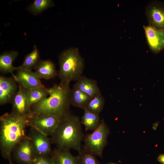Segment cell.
<instances>
[{"instance_id":"cell-1","label":"cell","mask_w":164,"mask_h":164,"mask_svg":"<svg viewBox=\"0 0 164 164\" xmlns=\"http://www.w3.org/2000/svg\"><path fill=\"white\" fill-rule=\"evenodd\" d=\"M47 90L48 97L30 107L31 116L50 115L61 119L70 114V84L60 82Z\"/></svg>"},{"instance_id":"cell-2","label":"cell","mask_w":164,"mask_h":164,"mask_svg":"<svg viewBox=\"0 0 164 164\" xmlns=\"http://www.w3.org/2000/svg\"><path fill=\"white\" fill-rule=\"evenodd\" d=\"M27 118L12 112L6 113L0 117V149L2 155L9 164H14L12 153L16 146L26 136Z\"/></svg>"},{"instance_id":"cell-3","label":"cell","mask_w":164,"mask_h":164,"mask_svg":"<svg viewBox=\"0 0 164 164\" xmlns=\"http://www.w3.org/2000/svg\"><path fill=\"white\" fill-rule=\"evenodd\" d=\"M80 120L71 114L61 119L55 131L51 135V142L57 149H73L78 152L82 149L84 134Z\"/></svg>"},{"instance_id":"cell-4","label":"cell","mask_w":164,"mask_h":164,"mask_svg":"<svg viewBox=\"0 0 164 164\" xmlns=\"http://www.w3.org/2000/svg\"><path fill=\"white\" fill-rule=\"evenodd\" d=\"M59 63L58 76L60 82L70 84L82 76L84 61L77 48H71L63 52L59 57Z\"/></svg>"},{"instance_id":"cell-5","label":"cell","mask_w":164,"mask_h":164,"mask_svg":"<svg viewBox=\"0 0 164 164\" xmlns=\"http://www.w3.org/2000/svg\"><path fill=\"white\" fill-rule=\"evenodd\" d=\"M109 132L106 124L102 119L99 126L84 137L83 149L95 156L101 157Z\"/></svg>"},{"instance_id":"cell-6","label":"cell","mask_w":164,"mask_h":164,"mask_svg":"<svg viewBox=\"0 0 164 164\" xmlns=\"http://www.w3.org/2000/svg\"><path fill=\"white\" fill-rule=\"evenodd\" d=\"M60 120L52 115H37L27 118V124L45 135L51 136L57 127Z\"/></svg>"},{"instance_id":"cell-7","label":"cell","mask_w":164,"mask_h":164,"mask_svg":"<svg viewBox=\"0 0 164 164\" xmlns=\"http://www.w3.org/2000/svg\"><path fill=\"white\" fill-rule=\"evenodd\" d=\"M18 91L11 102L12 112L19 116L26 118L31 116L27 89L18 84Z\"/></svg>"},{"instance_id":"cell-8","label":"cell","mask_w":164,"mask_h":164,"mask_svg":"<svg viewBox=\"0 0 164 164\" xmlns=\"http://www.w3.org/2000/svg\"><path fill=\"white\" fill-rule=\"evenodd\" d=\"M149 25L164 30V3L157 1L150 2L145 8Z\"/></svg>"},{"instance_id":"cell-9","label":"cell","mask_w":164,"mask_h":164,"mask_svg":"<svg viewBox=\"0 0 164 164\" xmlns=\"http://www.w3.org/2000/svg\"><path fill=\"white\" fill-rule=\"evenodd\" d=\"M36 155L50 156L52 151L48 136L31 127L29 135Z\"/></svg>"},{"instance_id":"cell-10","label":"cell","mask_w":164,"mask_h":164,"mask_svg":"<svg viewBox=\"0 0 164 164\" xmlns=\"http://www.w3.org/2000/svg\"><path fill=\"white\" fill-rule=\"evenodd\" d=\"M13 153L14 158L18 163L31 164L36 154L29 136H26L18 144Z\"/></svg>"},{"instance_id":"cell-11","label":"cell","mask_w":164,"mask_h":164,"mask_svg":"<svg viewBox=\"0 0 164 164\" xmlns=\"http://www.w3.org/2000/svg\"><path fill=\"white\" fill-rule=\"evenodd\" d=\"M147 43L150 50L157 53L164 49V30L149 25L143 26Z\"/></svg>"},{"instance_id":"cell-12","label":"cell","mask_w":164,"mask_h":164,"mask_svg":"<svg viewBox=\"0 0 164 164\" xmlns=\"http://www.w3.org/2000/svg\"><path fill=\"white\" fill-rule=\"evenodd\" d=\"M17 70L16 73L13 77L18 84L27 90L44 86L35 72L20 68L19 67Z\"/></svg>"},{"instance_id":"cell-13","label":"cell","mask_w":164,"mask_h":164,"mask_svg":"<svg viewBox=\"0 0 164 164\" xmlns=\"http://www.w3.org/2000/svg\"><path fill=\"white\" fill-rule=\"evenodd\" d=\"M14 78L0 77V104L11 102L18 88Z\"/></svg>"},{"instance_id":"cell-14","label":"cell","mask_w":164,"mask_h":164,"mask_svg":"<svg viewBox=\"0 0 164 164\" xmlns=\"http://www.w3.org/2000/svg\"><path fill=\"white\" fill-rule=\"evenodd\" d=\"M73 87L91 97L101 93L97 81L94 80L87 78L84 76H82L77 81Z\"/></svg>"},{"instance_id":"cell-15","label":"cell","mask_w":164,"mask_h":164,"mask_svg":"<svg viewBox=\"0 0 164 164\" xmlns=\"http://www.w3.org/2000/svg\"><path fill=\"white\" fill-rule=\"evenodd\" d=\"M34 69L40 79H53L58 75L54 64L50 60H39Z\"/></svg>"},{"instance_id":"cell-16","label":"cell","mask_w":164,"mask_h":164,"mask_svg":"<svg viewBox=\"0 0 164 164\" xmlns=\"http://www.w3.org/2000/svg\"><path fill=\"white\" fill-rule=\"evenodd\" d=\"M18 55L16 51H12L3 53L0 56V71L4 73H11L13 77L15 74L13 73L15 70H17L19 67L13 66L12 63Z\"/></svg>"},{"instance_id":"cell-17","label":"cell","mask_w":164,"mask_h":164,"mask_svg":"<svg viewBox=\"0 0 164 164\" xmlns=\"http://www.w3.org/2000/svg\"><path fill=\"white\" fill-rule=\"evenodd\" d=\"M55 164H77L78 157L73 155L69 150L56 148L51 155Z\"/></svg>"},{"instance_id":"cell-18","label":"cell","mask_w":164,"mask_h":164,"mask_svg":"<svg viewBox=\"0 0 164 164\" xmlns=\"http://www.w3.org/2000/svg\"><path fill=\"white\" fill-rule=\"evenodd\" d=\"M91 97L73 87L71 89L70 95L71 105L74 107L84 109Z\"/></svg>"},{"instance_id":"cell-19","label":"cell","mask_w":164,"mask_h":164,"mask_svg":"<svg viewBox=\"0 0 164 164\" xmlns=\"http://www.w3.org/2000/svg\"><path fill=\"white\" fill-rule=\"evenodd\" d=\"M84 111L80 120L81 124L84 126L86 131H94L100 124L101 120L99 115L91 112L85 109Z\"/></svg>"},{"instance_id":"cell-20","label":"cell","mask_w":164,"mask_h":164,"mask_svg":"<svg viewBox=\"0 0 164 164\" xmlns=\"http://www.w3.org/2000/svg\"><path fill=\"white\" fill-rule=\"evenodd\" d=\"M28 101L30 107L46 98L49 95L47 88L44 86L28 91Z\"/></svg>"},{"instance_id":"cell-21","label":"cell","mask_w":164,"mask_h":164,"mask_svg":"<svg viewBox=\"0 0 164 164\" xmlns=\"http://www.w3.org/2000/svg\"><path fill=\"white\" fill-rule=\"evenodd\" d=\"M39 51L35 45L32 51L26 56L22 64L19 67L32 70L39 61Z\"/></svg>"},{"instance_id":"cell-22","label":"cell","mask_w":164,"mask_h":164,"mask_svg":"<svg viewBox=\"0 0 164 164\" xmlns=\"http://www.w3.org/2000/svg\"><path fill=\"white\" fill-rule=\"evenodd\" d=\"M104 102V98L101 93L91 97L84 109L93 113L99 115L103 109Z\"/></svg>"},{"instance_id":"cell-23","label":"cell","mask_w":164,"mask_h":164,"mask_svg":"<svg viewBox=\"0 0 164 164\" xmlns=\"http://www.w3.org/2000/svg\"><path fill=\"white\" fill-rule=\"evenodd\" d=\"M54 5L53 2L51 0H35L28 9L36 15Z\"/></svg>"},{"instance_id":"cell-24","label":"cell","mask_w":164,"mask_h":164,"mask_svg":"<svg viewBox=\"0 0 164 164\" xmlns=\"http://www.w3.org/2000/svg\"><path fill=\"white\" fill-rule=\"evenodd\" d=\"M77 164H101L95 156L83 149L78 152Z\"/></svg>"},{"instance_id":"cell-25","label":"cell","mask_w":164,"mask_h":164,"mask_svg":"<svg viewBox=\"0 0 164 164\" xmlns=\"http://www.w3.org/2000/svg\"><path fill=\"white\" fill-rule=\"evenodd\" d=\"M31 164H55L51 156L36 155Z\"/></svg>"},{"instance_id":"cell-26","label":"cell","mask_w":164,"mask_h":164,"mask_svg":"<svg viewBox=\"0 0 164 164\" xmlns=\"http://www.w3.org/2000/svg\"><path fill=\"white\" fill-rule=\"evenodd\" d=\"M157 160L161 164H164V154L160 155L158 157Z\"/></svg>"},{"instance_id":"cell-27","label":"cell","mask_w":164,"mask_h":164,"mask_svg":"<svg viewBox=\"0 0 164 164\" xmlns=\"http://www.w3.org/2000/svg\"><path fill=\"white\" fill-rule=\"evenodd\" d=\"M108 164H118L116 163H113V162H110L108 163Z\"/></svg>"}]
</instances>
